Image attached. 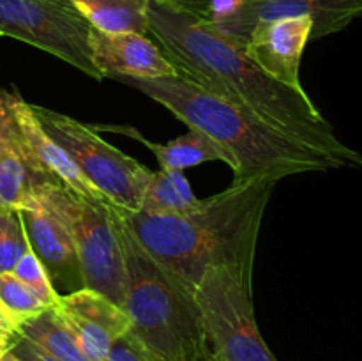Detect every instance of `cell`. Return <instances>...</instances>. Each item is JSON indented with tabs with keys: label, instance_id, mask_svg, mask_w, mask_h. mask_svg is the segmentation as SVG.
<instances>
[{
	"label": "cell",
	"instance_id": "cell-19",
	"mask_svg": "<svg viewBox=\"0 0 362 361\" xmlns=\"http://www.w3.org/2000/svg\"><path fill=\"white\" fill-rule=\"evenodd\" d=\"M48 183L23 158L0 152V207L27 211L37 202V188Z\"/></svg>",
	"mask_w": 362,
	"mask_h": 361
},
{
	"label": "cell",
	"instance_id": "cell-16",
	"mask_svg": "<svg viewBox=\"0 0 362 361\" xmlns=\"http://www.w3.org/2000/svg\"><path fill=\"white\" fill-rule=\"evenodd\" d=\"M92 28L105 34L148 35V0H71Z\"/></svg>",
	"mask_w": 362,
	"mask_h": 361
},
{
	"label": "cell",
	"instance_id": "cell-18",
	"mask_svg": "<svg viewBox=\"0 0 362 361\" xmlns=\"http://www.w3.org/2000/svg\"><path fill=\"white\" fill-rule=\"evenodd\" d=\"M18 333L57 361H90L53 306L25 322Z\"/></svg>",
	"mask_w": 362,
	"mask_h": 361
},
{
	"label": "cell",
	"instance_id": "cell-6",
	"mask_svg": "<svg viewBox=\"0 0 362 361\" xmlns=\"http://www.w3.org/2000/svg\"><path fill=\"white\" fill-rule=\"evenodd\" d=\"M35 195L69 230L85 287L105 294L122 308L124 258L110 216L112 202L92 200L53 183H42Z\"/></svg>",
	"mask_w": 362,
	"mask_h": 361
},
{
	"label": "cell",
	"instance_id": "cell-24",
	"mask_svg": "<svg viewBox=\"0 0 362 361\" xmlns=\"http://www.w3.org/2000/svg\"><path fill=\"white\" fill-rule=\"evenodd\" d=\"M0 152L16 154L27 161L23 138H21L20 126L14 117L13 105H11V92L2 91V88H0Z\"/></svg>",
	"mask_w": 362,
	"mask_h": 361
},
{
	"label": "cell",
	"instance_id": "cell-25",
	"mask_svg": "<svg viewBox=\"0 0 362 361\" xmlns=\"http://www.w3.org/2000/svg\"><path fill=\"white\" fill-rule=\"evenodd\" d=\"M106 361H154L127 333L126 336L117 340L110 349Z\"/></svg>",
	"mask_w": 362,
	"mask_h": 361
},
{
	"label": "cell",
	"instance_id": "cell-29",
	"mask_svg": "<svg viewBox=\"0 0 362 361\" xmlns=\"http://www.w3.org/2000/svg\"><path fill=\"white\" fill-rule=\"evenodd\" d=\"M207 361H219V360H216V357H212V356H211V357H209Z\"/></svg>",
	"mask_w": 362,
	"mask_h": 361
},
{
	"label": "cell",
	"instance_id": "cell-23",
	"mask_svg": "<svg viewBox=\"0 0 362 361\" xmlns=\"http://www.w3.org/2000/svg\"><path fill=\"white\" fill-rule=\"evenodd\" d=\"M14 275L21 280L23 283H27L42 301L53 306L59 299L60 294L57 292L55 287H53L52 280H49L48 271L45 269V265L41 264V260L37 258V255L34 253L32 248H28L25 251L23 257L18 260V264L13 269Z\"/></svg>",
	"mask_w": 362,
	"mask_h": 361
},
{
	"label": "cell",
	"instance_id": "cell-3",
	"mask_svg": "<svg viewBox=\"0 0 362 361\" xmlns=\"http://www.w3.org/2000/svg\"><path fill=\"white\" fill-rule=\"evenodd\" d=\"M112 80L131 85L165 106L191 130H200L218 142L233 159V183L304 172L345 168L338 159L290 137L255 113L239 108L200 85L179 76L129 78L113 74Z\"/></svg>",
	"mask_w": 362,
	"mask_h": 361
},
{
	"label": "cell",
	"instance_id": "cell-12",
	"mask_svg": "<svg viewBox=\"0 0 362 361\" xmlns=\"http://www.w3.org/2000/svg\"><path fill=\"white\" fill-rule=\"evenodd\" d=\"M11 105H13L14 117H16V122L20 126L21 138H23L27 161L39 176L45 177L48 183L67 188V190L74 191L81 197L99 202H110L85 177V173L78 168L71 156L49 137L48 131L42 127V124L35 117L30 103L25 101L14 91L11 92Z\"/></svg>",
	"mask_w": 362,
	"mask_h": 361
},
{
	"label": "cell",
	"instance_id": "cell-14",
	"mask_svg": "<svg viewBox=\"0 0 362 361\" xmlns=\"http://www.w3.org/2000/svg\"><path fill=\"white\" fill-rule=\"evenodd\" d=\"M92 55L103 76L113 74L129 78L175 76L177 69L163 50L148 35L126 32L105 34L92 30Z\"/></svg>",
	"mask_w": 362,
	"mask_h": 361
},
{
	"label": "cell",
	"instance_id": "cell-7",
	"mask_svg": "<svg viewBox=\"0 0 362 361\" xmlns=\"http://www.w3.org/2000/svg\"><path fill=\"white\" fill-rule=\"evenodd\" d=\"M49 137L71 156L88 180L117 207L140 211L152 170L101 138L95 127L69 115L32 105Z\"/></svg>",
	"mask_w": 362,
	"mask_h": 361
},
{
	"label": "cell",
	"instance_id": "cell-26",
	"mask_svg": "<svg viewBox=\"0 0 362 361\" xmlns=\"http://www.w3.org/2000/svg\"><path fill=\"white\" fill-rule=\"evenodd\" d=\"M11 353L16 354L21 361H57L55 357L48 356L46 353H42L37 345H34L32 342H28L23 336H18L16 343L13 345Z\"/></svg>",
	"mask_w": 362,
	"mask_h": 361
},
{
	"label": "cell",
	"instance_id": "cell-21",
	"mask_svg": "<svg viewBox=\"0 0 362 361\" xmlns=\"http://www.w3.org/2000/svg\"><path fill=\"white\" fill-rule=\"evenodd\" d=\"M177 11L189 14L194 20L223 32L239 18L250 4L257 0H163Z\"/></svg>",
	"mask_w": 362,
	"mask_h": 361
},
{
	"label": "cell",
	"instance_id": "cell-20",
	"mask_svg": "<svg viewBox=\"0 0 362 361\" xmlns=\"http://www.w3.org/2000/svg\"><path fill=\"white\" fill-rule=\"evenodd\" d=\"M49 306L13 271L0 273V310L20 329L25 322L37 317Z\"/></svg>",
	"mask_w": 362,
	"mask_h": 361
},
{
	"label": "cell",
	"instance_id": "cell-11",
	"mask_svg": "<svg viewBox=\"0 0 362 361\" xmlns=\"http://www.w3.org/2000/svg\"><path fill=\"white\" fill-rule=\"evenodd\" d=\"M313 21L308 16L279 18L255 25L244 52L274 80L303 88L299 78L300 59L311 41Z\"/></svg>",
	"mask_w": 362,
	"mask_h": 361
},
{
	"label": "cell",
	"instance_id": "cell-8",
	"mask_svg": "<svg viewBox=\"0 0 362 361\" xmlns=\"http://www.w3.org/2000/svg\"><path fill=\"white\" fill-rule=\"evenodd\" d=\"M92 30L71 0H0V35L35 46L105 80L92 55Z\"/></svg>",
	"mask_w": 362,
	"mask_h": 361
},
{
	"label": "cell",
	"instance_id": "cell-1",
	"mask_svg": "<svg viewBox=\"0 0 362 361\" xmlns=\"http://www.w3.org/2000/svg\"><path fill=\"white\" fill-rule=\"evenodd\" d=\"M147 20L148 35L158 41L179 76L255 113L343 166L362 168L361 152L339 140L304 88L274 80L246 55L243 46L163 0H148Z\"/></svg>",
	"mask_w": 362,
	"mask_h": 361
},
{
	"label": "cell",
	"instance_id": "cell-13",
	"mask_svg": "<svg viewBox=\"0 0 362 361\" xmlns=\"http://www.w3.org/2000/svg\"><path fill=\"white\" fill-rule=\"evenodd\" d=\"M21 216L30 248L48 271L57 292L69 294L83 289V275L76 248L69 230L60 222L59 216L45 207L39 198L34 207L21 211Z\"/></svg>",
	"mask_w": 362,
	"mask_h": 361
},
{
	"label": "cell",
	"instance_id": "cell-22",
	"mask_svg": "<svg viewBox=\"0 0 362 361\" xmlns=\"http://www.w3.org/2000/svg\"><path fill=\"white\" fill-rule=\"evenodd\" d=\"M30 248L21 211L0 207V273L13 271Z\"/></svg>",
	"mask_w": 362,
	"mask_h": 361
},
{
	"label": "cell",
	"instance_id": "cell-28",
	"mask_svg": "<svg viewBox=\"0 0 362 361\" xmlns=\"http://www.w3.org/2000/svg\"><path fill=\"white\" fill-rule=\"evenodd\" d=\"M0 361H21V360L16 356V354H13V353H11V350H9V353H7L6 356L0 357Z\"/></svg>",
	"mask_w": 362,
	"mask_h": 361
},
{
	"label": "cell",
	"instance_id": "cell-2",
	"mask_svg": "<svg viewBox=\"0 0 362 361\" xmlns=\"http://www.w3.org/2000/svg\"><path fill=\"white\" fill-rule=\"evenodd\" d=\"M276 186L278 180L269 177L232 183L186 214L159 216L122 207L119 211L141 246L194 287L211 268L253 269L258 232Z\"/></svg>",
	"mask_w": 362,
	"mask_h": 361
},
{
	"label": "cell",
	"instance_id": "cell-9",
	"mask_svg": "<svg viewBox=\"0 0 362 361\" xmlns=\"http://www.w3.org/2000/svg\"><path fill=\"white\" fill-rule=\"evenodd\" d=\"M53 310L73 331L90 361H106L113 343L129 333L126 311L105 294L87 287L60 294Z\"/></svg>",
	"mask_w": 362,
	"mask_h": 361
},
{
	"label": "cell",
	"instance_id": "cell-15",
	"mask_svg": "<svg viewBox=\"0 0 362 361\" xmlns=\"http://www.w3.org/2000/svg\"><path fill=\"white\" fill-rule=\"evenodd\" d=\"M101 130H113L117 133H126L131 138L144 144L152 154L156 156L161 168L170 170H186L189 166L202 165L205 161H223L233 168V159L221 145L212 140L209 134L200 130H187L186 134H180L175 140L166 142V144H156L145 138L138 130L129 126H103Z\"/></svg>",
	"mask_w": 362,
	"mask_h": 361
},
{
	"label": "cell",
	"instance_id": "cell-17",
	"mask_svg": "<svg viewBox=\"0 0 362 361\" xmlns=\"http://www.w3.org/2000/svg\"><path fill=\"white\" fill-rule=\"evenodd\" d=\"M198 202L200 198L193 193L182 170L161 168L159 172H152L140 211L159 216L186 214L197 207Z\"/></svg>",
	"mask_w": 362,
	"mask_h": 361
},
{
	"label": "cell",
	"instance_id": "cell-10",
	"mask_svg": "<svg viewBox=\"0 0 362 361\" xmlns=\"http://www.w3.org/2000/svg\"><path fill=\"white\" fill-rule=\"evenodd\" d=\"M293 16L311 18V39H322L343 30L354 20L361 18L362 0H257L219 34L244 48L255 25Z\"/></svg>",
	"mask_w": 362,
	"mask_h": 361
},
{
	"label": "cell",
	"instance_id": "cell-27",
	"mask_svg": "<svg viewBox=\"0 0 362 361\" xmlns=\"http://www.w3.org/2000/svg\"><path fill=\"white\" fill-rule=\"evenodd\" d=\"M18 336H20V333H18L16 326H14L13 322L9 321V317L0 310V357L6 356V354L13 349Z\"/></svg>",
	"mask_w": 362,
	"mask_h": 361
},
{
	"label": "cell",
	"instance_id": "cell-5",
	"mask_svg": "<svg viewBox=\"0 0 362 361\" xmlns=\"http://www.w3.org/2000/svg\"><path fill=\"white\" fill-rule=\"evenodd\" d=\"M253 269L218 265L193 287L212 357L219 361H278L258 331Z\"/></svg>",
	"mask_w": 362,
	"mask_h": 361
},
{
	"label": "cell",
	"instance_id": "cell-4",
	"mask_svg": "<svg viewBox=\"0 0 362 361\" xmlns=\"http://www.w3.org/2000/svg\"><path fill=\"white\" fill-rule=\"evenodd\" d=\"M124 258L129 335L154 361H207L211 354L193 287L159 264L110 205Z\"/></svg>",
	"mask_w": 362,
	"mask_h": 361
}]
</instances>
